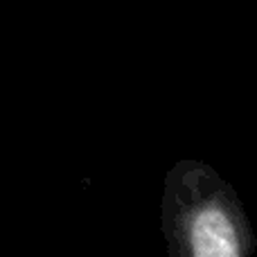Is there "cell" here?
I'll return each mask as SVG.
<instances>
[{
	"instance_id": "obj_1",
	"label": "cell",
	"mask_w": 257,
	"mask_h": 257,
	"mask_svg": "<svg viewBox=\"0 0 257 257\" xmlns=\"http://www.w3.org/2000/svg\"><path fill=\"white\" fill-rule=\"evenodd\" d=\"M176 257H246L239 210L221 192L192 194L172 226Z\"/></svg>"
}]
</instances>
